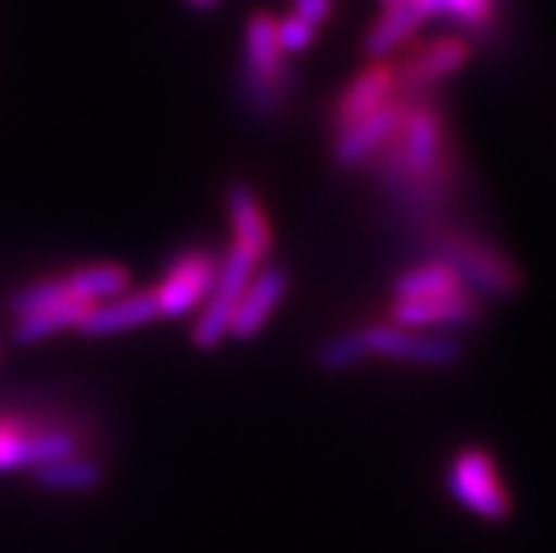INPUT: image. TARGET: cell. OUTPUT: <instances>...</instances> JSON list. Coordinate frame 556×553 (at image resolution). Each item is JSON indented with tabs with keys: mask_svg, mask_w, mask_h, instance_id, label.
Returning a JSON list of instances; mask_svg holds the SVG:
<instances>
[{
	"mask_svg": "<svg viewBox=\"0 0 556 553\" xmlns=\"http://www.w3.org/2000/svg\"><path fill=\"white\" fill-rule=\"evenodd\" d=\"M404 99L402 120L395 127V173L402 181L421 184L430 187L438 181L441 164L446 159V125L444 116L430 102H416V99Z\"/></svg>",
	"mask_w": 556,
	"mask_h": 553,
	"instance_id": "obj_1",
	"label": "cell"
},
{
	"mask_svg": "<svg viewBox=\"0 0 556 553\" xmlns=\"http://www.w3.org/2000/svg\"><path fill=\"white\" fill-rule=\"evenodd\" d=\"M446 489L466 512H472L486 523H503L511 514V494L486 449H460L446 472Z\"/></svg>",
	"mask_w": 556,
	"mask_h": 553,
	"instance_id": "obj_2",
	"label": "cell"
},
{
	"mask_svg": "<svg viewBox=\"0 0 556 553\" xmlns=\"http://www.w3.org/2000/svg\"><path fill=\"white\" fill-rule=\"evenodd\" d=\"M257 260L247 254L243 249L232 246L226 257L218 263V277L212 282V291L206 302L201 305L195 325H192V344L198 351H212L229 337V325H232L235 309H238L240 297L247 291L249 280L257 272Z\"/></svg>",
	"mask_w": 556,
	"mask_h": 553,
	"instance_id": "obj_3",
	"label": "cell"
},
{
	"mask_svg": "<svg viewBox=\"0 0 556 553\" xmlns=\"http://www.w3.org/2000/svg\"><path fill=\"white\" fill-rule=\"evenodd\" d=\"M359 330L367 359H388V362L413 367H452L464 359V344L455 337L435 334V330L399 328L388 319L365 325Z\"/></svg>",
	"mask_w": 556,
	"mask_h": 553,
	"instance_id": "obj_4",
	"label": "cell"
},
{
	"mask_svg": "<svg viewBox=\"0 0 556 553\" xmlns=\"http://www.w3.org/2000/svg\"><path fill=\"white\" fill-rule=\"evenodd\" d=\"M71 455H79V441L68 429L26 418H0V475L35 472Z\"/></svg>",
	"mask_w": 556,
	"mask_h": 553,
	"instance_id": "obj_5",
	"label": "cell"
},
{
	"mask_svg": "<svg viewBox=\"0 0 556 553\" xmlns=\"http://www.w3.org/2000/svg\"><path fill=\"white\" fill-rule=\"evenodd\" d=\"M438 252H441L438 260L455 268L466 291L511 294L520 286V272L515 263L472 235H446L438 243Z\"/></svg>",
	"mask_w": 556,
	"mask_h": 553,
	"instance_id": "obj_6",
	"label": "cell"
},
{
	"mask_svg": "<svg viewBox=\"0 0 556 553\" xmlns=\"http://www.w3.org/2000/svg\"><path fill=\"white\" fill-rule=\"evenodd\" d=\"M243 65H247V91L254 108L271 111L286 88V63L277 42V21L268 12H254L243 37Z\"/></svg>",
	"mask_w": 556,
	"mask_h": 553,
	"instance_id": "obj_7",
	"label": "cell"
},
{
	"mask_svg": "<svg viewBox=\"0 0 556 553\" xmlns=\"http://www.w3.org/2000/svg\"><path fill=\"white\" fill-rule=\"evenodd\" d=\"M215 277H218V260L210 252H201V249L181 252L167 266L162 282L150 288L155 305H159V314L167 316V319L195 314L210 297Z\"/></svg>",
	"mask_w": 556,
	"mask_h": 553,
	"instance_id": "obj_8",
	"label": "cell"
},
{
	"mask_svg": "<svg viewBox=\"0 0 556 553\" xmlns=\"http://www.w3.org/2000/svg\"><path fill=\"white\" fill-rule=\"evenodd\" d=\"M472 60V42L466 37H438V40L421 42L402 56L395 68V85L399 91L416 97L430 91L438 83L455 77L466 63Z\"/></svg>",
	"mask_w": 556,
	"mask_h": 553,
	"instance_id": "obj_9",
	"label": "cell"
},
{
	"mask_svg": "<svg viewBox=\"0 0 556 553\" xmlns=\"http://www.w3.org/2000/svg\"><path fill=\"white\" fill-rule=\"evenodd\" d=\"M399 97V85H395V68L388 60H376L342 88L331 108V127L333 134L345 130L353 122L365 120L370 113L381 111Z\"/></svg>",
	"mask_w": 556,
	"mask_h": 553,
	"instance_id": "obj_10",
	"label": "cell"
},
{
	"mask_svg": "<svg viewBox=\"0 0 556 553\" xmlns=\"http://www.w3.org/2000/svg\"><path fill=\"white\" fill-rule=\"evenodd\" d=\"M478 314V297L460 288L455 294L432 297V300H393L388 311V323L409 330L464 328V325H472Z\"/></svg>",
	"mask_w": 556,
	"mask_h": 553,
	"instance_id": "obj_11",
	"label": "cell"
},
{
	"mask_svg": "<svg viewBox=\"0 0 556 553\" xmlns=\"http://www.w3.org/2000/svg\"><path fill=\"white\" fill-rule=\"evenodd\" d=\"M402 108L404 99L395 97L390 105H384L381 111L370 113L365 120L353 122L348 125L345 130H339L333 134V148H331V159L337 167L342 169H356L376 153L384 144H390L393 139L395 127H399V120H402Z\"/></svg>",
	"mask_w": 556,
	"mask_h": 553,
	"instance_id": "obj_12",
	"label": "cell"
},
{
	"mask_svg": "<svg viewBox=\"0 0 556 553\" xmlns=\"http://www.w3.org/2000/svg\"><path fill=\"white\" fill-rule=\"evenodd\" d=\"M286 291H289V274L280 266L257 268L235 309L229 337L238 342H249L257 337L271 319V314L280 309V302L286 300Z\"/></svg>",
	"mask_w": 556,
	"mask_h": 553,
	"instance_id": "obj_13",
	"label": "cell"
},
{
	"mask_svg": "<svg viewBox=\"0 0 556 553\" xmlns=\"http://www.w3.org/2000/svg\"><path fill=\"white\" fill-rule=\"evenodd\" d=\"M162 319L155 297L150 288L144 291H127V294L116 297V300L99 302L91 305L88 314L83 316V323L77 330L83 337H113V334H125V330L144 328V325Z\"/></svg>",
	"mask_w": 556,
	"mask_h": 553,
	"instance_id": "obj_14",
	"label": "cell"
},
{
	"mask_svg": "<svg viewBox=\"0 0 556 553\" xmlns=\"http://www.w3.org/2000/svg\"><path fill=\"white\" fill-rule=\"evenodd\" d=\"M226 215L232 224V246L263 263L271 254L275 235H271L268 217L254 196V189L247 184H232L226 189Z\"/></svg>",
	"mask_w": 556,
	"mask_h": 553,
	"instance_id": "obj_15",
	"label": "cell"
},
{
	"mask_svg": "<svg viewBox=\"0 0 556 553\" xmlns=\"http://www.w3.org/2000/svg\"><path fill=\"white\" fill-rule=\"evenodd\" d=\"M71 297L85 305H99V302L116 300V297L130 291V272L119 263H88V266L71 268L63 274Z\"/></svg>",
	"mask_w": 556,
	"mask_h": 553,
	"instance_id": "obj_16",
	"label": "cell"
},
{
	"mask_svg": "<svg viewBox=\"0 0 556 553\" xmlns=\"http://www.w3.org/2000/svg\"><path fill=\"white\" fill-rule=\"evenodd\" d=\"M424 23L427 21H424L421 14H418L413 7L381 9L379 21L367 28L362 51L370 56V63H376V60H388L393 51L404 49V46L413 40V35H416Z\"/></svg>",
	"mask_w": 556,
	"mask_h": 553,
	"instance_id": "obj_17",
	"label": "cell"
},
{
	"mask_svg": "<svg viewBox=\"0 0 556 553\" xmlns=\"http://www.w3.org/2000/svg\"><path fill=\"white\" fill-rule=\"evenodd\" d=\"M381 9L413 7L424 21L450 17L469 32H486L497 21V0H379Z\"/></svg>",
	"mask_w": 556,
	"mask_h": 553,
	"instance_id": "obj_18",
	"label": "cell"
},
{
	"mask_svg": "<svg viewBox=\"0 0 556 553\" xmlns=\"http://www.w3.org/2000/svg\"><path fill=\"white\" fill-rule=\"evenodd\" d=\"M464 282L455 274V268L446 266L444 260H427L421 266H413L402 272L393 280L395 300H432V297H446L460 291Z\"/></svg>",
	"mask_w": 556,
	"mask_h": 553,
	"instance_id": "obj_19",
	"label": "cell"
},
{
	"mask_svg": "<svg viewBox=\"0 0 556 553\" xmlns=\"http://www.w3.org/2000/svg\"><path fill=\"white\" fill-rule=\"evenodd\" d=\"M35 483L46 491H63V494H77V491H93L105 483V469L93 457L71 455L63 461H54L49 466L31 472Z\"/></svg>",
	"mask_w": 556,
	"mask_h": 553,
	"instance_id": "obj_20",
	"label": "cell"
},
{
	"mask_svg": "<svg viewBox=\"0 0 556 553\" xmlns=\"http://www.w3.org/2000/svg\"><path fill=\"white\" fill-rule=\"evenodd\" d=\"M88 309L91 305H85V302H65V305H56V309L14 319L12 339L17 344H37L56 337V334H63V330H77V325L83 323V316L88 314Z\"/></svg>",
	"mask_w": 556,
	"mask_h": 553,
	"instance_id": "obj_21",
	"label": "cell"
},
{
	"mask_svg": "<svg viewBox=\"0 0 556 553\" xmlns=\"http://www.w3.org/2000/svg\"><path fill=\"white\" fill-rule=\"evenodd\" d=\"M65 302L77 300L71 297L63 277H42V280L21 288V291L12 297V302H9V314H12L14 319H23V316L40 314V311L56 309V305H65Z\"/></svg>",
	"mask_w": 556,
	"mask_h": 553,
	"instance_id": "obj_22",
	"label": "cell"
},
{
	"mask_svg": "<svg viewBox=\"0 0 556 553\" xmlns=\"http://www.w3.org/2000/svg\"><path fill=\"white\" fill-rule=\"evenodd\" d=\"M367 362L365 342H362V330H348L342 337H333L317 351V365L328 373H342L351 367H359Z\"/></svg>",
	"mask_w": 556,
	"mask_h": 553,
	"instance_id": "obj_23",
	"label": "cell"
},
{
	"mask_svg": "<svg viewBox=\"0 0 556 553\" xmlns=\"http://www.w3.org/2000/svg\"><path fill=\"white\" fill-rule=\"evenodd\" d=\"M314 37H317V28L294 17V14L277 23V42H280L282 54H300V51L311 49Z\"/></svg>",
	"mask_w": 556,
	"mask_h": 553,
	"instance_id": "obj_24",
	"label": "cell"
},
{
	"mask_svg": "<svg viewBox=\"0 0 556 553\" xmlns=\"http://www.w3.org/2000/svg\"><path fill=\"white\" fill-rule=\"evenodd\" d=\"M333 7H337V0H291V14L319 28L323 23L331 21Z\"/></svg>",
	"mask_w": 556,
	"mask_h": 553,
	"instance_id": "obj_25",
	"label": "cell"
},
{
	"mask_svg": "<svg viewBox=\"0 0 556 553\" xmlns=\"http://www.w3.org/2000/svg\"><path fill=\"white\" fill-rule=\"evenodd\" d=\"M220 0H187V7L195 9V12H206V9L218 7Z\"/></svg>",
	"mask_w": 556,
	"mask_h": 553,
	"instance_id": "obj_26",
	"label": "cell"
}]
</instances>
